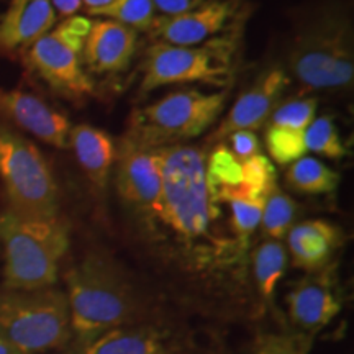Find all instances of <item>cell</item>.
<instances>
[{"instance_id":"cell-1","label":"cell","mask_w":354,"mask_h":354,"mask_svg":"<svg viewBox=\"0 0 354 354\" xmlns=\"http://www.w3.org/2000/svg\"><path fill=\"white\" fill-rule=\"evenodd\" d=\"M158 151L161 194L148 212L131 216L138 241L184 284L189 302L215 315L250 313V250L234 238L223 205L210 198L205 149L176 145Z\"/></svg>"},{"instance_id":"cell-2","label":"cell","mask_w":354,"mask_h":354,"mask_svg":"<svg viewBox=\"0 0 354 354\" xmlns=\"http://www.w3.org/2000/svg\"><path fill=\"white\" fill-rule=\"evenodd\" d=\"M64 286L74 351L107 331L159 317L125 269L102 251L71 266Z\"/></svg>"},{"instance_id":"cell-3","label":"cell","mask_w":354,"mask_h":354,"mask_svg":"<svg viewBox=\"0 0 354 354\" xmlns=\"http://www.w3.org/2000/svg\"><path fill=\"white\" fill-rule=\"evenodd\" d=\"M286 73L310 91L353 87L354 24L346 0H318L295 10Z\"/></svg>"},{"instance_id":"cell-4","label":"cell","mask_w":354,"mask_h":354,"mask_svg":"<svg viewBox=\"0 0 354 354\" xmlns=\"http://www.w3.org/2000/svg\"><path fill=\"white\" fill-rule=\"evenodd\" d=\"M251 6L241 8L236 19L221 35L197 46H174L154 43L143 59V77L140 91L143 94L172 84H209L227 88L232 86L240 61L241 38L251 15Z\"/></svg>"},{"instance_id":"cell-5","label":"cell","mask_w":354,"mask_h":354,"mask_svg":"<svg viewBox=\"0 0 354 354\" xmlns=\"http://www.w3.org/2000/svg\"><path fill=\"white\" fill-rule=\"evenodd\" d=\"M69 246V223L61 215L55 218H24L3 209L0 212L3 289L55 287L59 264Z\"/></svg>"},{"instance_id":"cell-6","label":"cell","mask_w":354,"mask_h":354,"mask_svg":"<svg viewBox=\"0 0 354 354\" xmlns=\"http://www.w3.org/2000/svg\"><path fill=\"white\" fill-rule=\"evenodd\" d=\"M228 88L202 92L197 88L171 92L146 107L135 109L125 136L149 149L185 145L216 122L227 107Z\"/></svg>"},{"instance_id":"cell-7","label":"cell","mask_w":354,"mask_h":354,"mask_svg":"<svg viewBox=\"0 0 354 354\" xmlns=\"http://www.w3.org/2000/svg\"><path fill=\"white\" fill-rule=\"evenodd\" d=\"M0 336L21 354H46L73 342L64 290H0Z\"/></svg>"},{"instance_id":"cell-8","label":"cell","mask_w":354,"mask_h":354,"mask_svg":"<svg viewBox=\"0 0 354 354\" xmlns=\"http://www.w3.org/2000/svg\"><path fill=\"white\" fill-rule=\"evenodd\" d=\"M0 180L7 210L24 218L59 216V189L46 158L24 133L2 120Z\"/></svg>"},{"instance_id":"cell-9","label":"cell","mask_w":354,"mask_h":354,"mask_svg":"<svg viewBox=\"0 0 354 354\" xmlns=\"http://www.w3.org/2000/svg\"><path fill=\"white\" fill-rule=\"evenodd\" d=\"M91 25L87 17H66L21 53L25 68L51 92L71 102L84 100L95 91L82 59Z\"/></svg>"},{"instance_id":"cell-10","label":"cell","mask_w":354,"mask_h":354,"mask_svg":"<svg viewBox=\"0 0 354 354\" xmlns=\"http://www.w3.org/2000/svg\"><path fill=\"white\" fill-rule=\"evenodd\" d=\"M76 354H228L218 336L187 323L151 320L120 326L73 351Z\"/></svg>"},{"instance_id":"cell-11","label":"cell","mask_w":354,"mask_h":354,"mask_svg":"<svg viewBox=\"0 0 354 354\" xmlns=\"http://www.w3.org/2000/svg\"><path fill=\"white\" fill-rule=\"evenodd\" d=\"M205 183L212 201L225 207L232 202L266 201L277 184V174L266 154L240 159L228 145L218 143L205 158Z\"/></svg>"},{"instance_id":"cell-12","label":"cell","mask_w":354,"mask_h":354,"mask_svg":"<svg viewBox=\"0 0 354 354\" xmlns=\"http://www.w3.org/2000/svg\"><path fill=\"white\" fill-rule=\"evenodd\" d=\"M335 264L307 272L287 294V315L297 333L312 336L326 328L343 308Z\"/></svg>"},{"instance_id":"cell-13","label":"cell","mask_w":354,"mask_h":354,"mask_svg":"<svg viewBox=\"0 0 354 354\" xmlns=\"http://www.w3.org/2000/svg\"><path fill=\"white\" fill-rule=\"evenodd\" d=\"M115 185L130 216L148 212L161 194V158L158 149L143 148L127 136L115 154Z\"/></svg>"},{"instance_id":"cell-14","label":"cell","mask_w":354,"mask_h":354,"mask_svg":"<svg viewBox=\"0 0 354 354\" xmlns=\"http://www.w3.org/2000/svg\"><path fill=\"white\" fill-rule=\"evenodd\" d=\"M243 7L245 0H209L180 15L156 17L148 35L154 43L197 46L225 32Z\"/></svg>"},{"instance_id":"cell-15","label":"cell","mask_w":354,"mask_h":354,"mask_svg":"<svg viewBox=\"0 0 354 354\" xmlns=\"http://www.w3.org/2000/svg\"><path fill=\"white\" fill-rule=\"evenodd\" d=\"M290 84L289 74L286 69L268 68L256 77V81L248 87L243 94L238 97L236 102L225 115V118L218 123V127L210 133L207 138V145L215 146L225 143L232 133L240 130H259L266 125L269 115L277 107Z\"/></svg>"},{"instance_id":"cell-16","label":"cell","mask_w":354,"mask_h":354,"mask_svg":"<svg viewBox=\"0 0 354 354\" xmlns=\"http://www.w3.org/2000/svg\"><path fill=\"white\" fill-rule=\"evenodd\" d=\"M0 120L55 148L64 149L69 146L68 117L32 92L0 88Z\"/></svg>"},{"instance_id":"cell-17","label":"cell","mask_w":354,"mask_h":354,"mask_svg":"<svg viewBox=\"0 0 354 354\" xmlns=\"http://www.w3.org/2000/svg\"><path fill=\"white\" fill-rule=\"evenodd\" d=\"M136 43V30L113 20L97 19L84 43V66L92 74L123 73L135 56Z\"/></svg>"},{"instance_id":"cell-18","label":"cell","mask_w":354,"mask_h":354,"mask_svg":"<svg viewBox=\"0 0 354 354\" xmlns=\"http://www.w3.org/2000/svg\"><path fill=\"white\" fill-rule=\"evenodd\" d=\"M55 25L50 0H10L0 20V56L21 55Z\"/></svg>"},{"instance_id":"cell-19","label":"cell","mask_w":354,"mask_h":354,"mask_svg":"<svg viewBox=\"0 0 354 354\" xmlns=\"http://www.w3.org/2000/svg\"><path fill=\"white\" fill-rule=\"evenodd\" d=\"M286 238L292 264L305 272H315L333 264L336 251L343 246L346 236L338 225L313 218L294 223Z\"/></svg>"},{"instance_id":"cell-20","label":"cell","mask_w":354,"mask_h":354,"mask_svg":"<svg viewBox=\"0 0 354 354\" xmlns=\"http://www.w3.org/2000/svg\"><path fill=\"white\" fill-rule=\"evenodd\" d=\"M69 146L88 180L100 190L107 187L117 154V146L112 136L100 128L81 123L71 127Z\"/></svg>"},{"instance_id":"cell-21","label":"cell","mask_w":354,"mask_h":354,"mask_svg":"<svg viewBox=\"0 0 354 354\" xmlns=\"http://www.w3.org/2000/svg\"><path fill=\"white\" fill-rule=\"evenodd\" d=\"M287 263H289L287 248L284 243L276 240H264L250 256L254 290L266 307H274L277 286L284 277Z\"/></svg>"},{"instance_id":"cell-22","label":"cell","mask_w":354,"mask_h":354,"mask_svg":"<svg viewBox=\"0 0 354 354\" xmlns=\"http://www.w3.org/2000/svg\"><path fill=\"white\" fill-rule=\"evenodd\" d=\"M342 174L317 158L304 156L286 171V184L305 196H323L338 189Z\"/></svg>"},{"instance_id":"cell-23","label":"cell","mask_w":354,"mask_h":354,"mask_svg":"<svg viewBox=\"0 0 354 354\" xmlns=\"http://www.w3.org/2000/svg\"><path fill=\"white\" fill-rule=\"evenodd\" d=\"M295 214H297V203L289 194L279 187V184L269 190L266 197L263 215H261V234L264 240L282 241L294 227Z\"/></svg>"},{"instance_id":"cell-24","label":"cell","mask_w":354,"mask_h":354,"mask_svg":"<svg viewBox=\"0 0 354 354\" xmlns=\"http://www.w3.org/2000/svg\"><path fill=\"white\" fill-rule=\"evenodd\" d=\"M87 13L97 19L113 20L117 24L130 26L136 32L146 33L156 19V8L153 6V0H113L109 6L88 10Z\"/></svg>"},{"instance_id":"cell-25","label":"cell","mask_w":354,"mask_h":354,"mask_svg":"<svg viewBox=\"0 0 354 354\" xmlns=\"http://www.w3.org/2000/svg\"><path fill=\"white\" fill-rule=\"evenodd\" d=\"M305 146H307V151L317 153L333 161L348 156V149L343 145L338 127L330 115L315 117V120L310 123L305 130Z\"/></svg>"},{"instance_id":"cell-26","label":"cell","mask_w":354,"mask_h":354,"mask_svg":"<svg viewBox=\"0 0 354 354\" xmlns=\"http://www.w3.org/2000/svg\"><path fill=\"white\" fill-rule=\"evenodd\" d=\"M264 141L269 156L279 166H290L307 153L305 131L290 128L266 127Z\"/></svg>"},{"instance_id":"cell-27","label":"cell","mask_w":354,"mask_h":354,"mask_svg":"<svg viewBox=\"0 0 354 354\" xmlns=\"http://www.w3.org/2000/svg\"><path fill=\"white\" fill-rule=\"evenodd\" d=\"M318 100L315 97H292L286 102H279L277 107L269 115L264 127L290 128L305 131L310 123L315 120Z\"/></svg>"},{"instance_id":"cell-28","label":"cell","mask_w":354,"mask_h":354,"mask_svg":"<svg viewBox=\"0 0 354 354\" xmlns=\"http://www.w3.org/2000/svg\"><path fill=\"white\" fill-rule=\"evenodd\" d=\"M312 336L302 333H263L256 338L251 354H308Z\"/></svg>"},{"instance_id":"cell-29","label":"cell","mask_w":354,"mask_h":354,"mask_svg":"<svg viewBox=\"0 0 354 354\" xmlns=\"http://www.w3.org/2000/svg\"><path fill=\"white\" fill-rule=\"evenodd\" d=\"M227 140H230L228 148L232 149L234 156L240 159H248L261 153L259 138L254 131H250V130L234 131L228 136Z\"/></svg>"},{"instance_id":"cell-30","label":"cell","mask_w":354,"mask_h":354,"mask_svg":"<svg viewBox=\"0 0 354 354\" xmlns=\"http://www.w3.org/2000/svg\"><path fill=\"white\" fill-rule=\"evenodd\" d=\"M205 2L209 0H153V6L162 17H172L194 10Z\"/></svg>"},{"instance_id":"cell-31","label":"cell","mask_w":354,"mask_h":354,"mask_svg":"<svg viewBox=\"0 0 354 354\" xmlns=\"http://www.w3.org/2000/svg\"><path fill=\"white\" fill-rule=\"evenodd\" d=\"M53 8L61 17H73L82 8V0H50Z\"/></svg>"},{"instance_id":"cell-32","label":"cell","mask_w":354,"mask_h":354,"mask_svg":"<svg viewBox=\"0 0 354 354\" xmlns=\"http://www.w3.org/2000/svg\"><path fill=\"white\" fill-rule=\"evenodd\" d=\"M113 0H82V6H86L87 12L88 10H95V8H102L109 3H112Z\"/></svg>"},{"instance_id":"cell-33","label":"cell","mask_w":354,"mask_h":354,"mask_svg":"<svg viewBox=\"0 0 354 354\" xmlns=\"http://www.w3.org/2000/svg\"><path fill=\"white\" fill-rule=\"evenodd\" d=\"M0 354H21L19 349H15L6 338L0 336Z\"/></svg>"},{"instance_id":"cell-34","label":"cell","mask_w":354,"mask_h":354,"mask_svg":"<svg viewBox=\"0 0 354 354\" xmlns=\"http://www.w3.org/2000/svg\"><path fill=\"white\" fill-rule=\"evenodd\" d=\"M71 354H76V353H71Z\"/></svg>"}]
</instances>
